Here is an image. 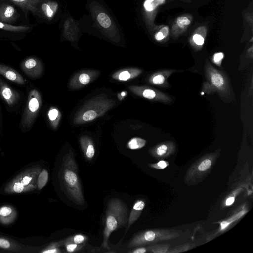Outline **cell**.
<instances>
[{
  "instance_id": "5",
  "label": "cell",
  "mask_w": 253,
  "mask_h": 253,
  "mask_svg": "<svg viewBox=\"0 0 253 253\" xmlns=\"http://www.w3.org/2000/svg\"><path fill=\"white\" fill-rule=\"evenodd\" d=\"M41 168L35 166L22 172L5 187L6 193H21L34 190L37 187V178Z\"/></svg>"
},
{
  "instance_id": "22",
  "label": "cell",
  "mask_w": 253,
  "mask_h": 253,
  "mask_svg": "<svg viewBox=\"0 0 253 253\" xmlns=\"http://www.w3.org/2000/svg\"><path fill=\"white\" fill-rule=\"evenodd\" d=\"M10 217L15 219L16 212L14 209L11 206H4L0 208V222L3 224H9L12 221L9 218Z\"/></svg>"
},
{
  "instance_id": "28",
  "label": "cell",
  "mask_w": 253,
  "mask_h": 253,
  "mask_svg": "<svg viewBox=\"0 0 253 253\" xmlns=\"http://www.w3.org/2000/svg\"><path fill=\"white\" fill-rule=\"evenodd\" d=\"M0 248L12 251H17L20 249V247L17 245L12 243L6 238L0 237Z\"/></svg>"
},
{
  "instance_id": "15",
  "label": "cell",
  "mask_w": 253,
  "mask_h": 253,
  "mask_svg": "<svg viewBox=\"0 0 253 253\" xmlns=\"http://www.w3.org/2000/svg\"><path fill=\"white\" fill-rule=\"evenodd\" d=\"M32 26L28 25H14L0 22V34L4 35H17L27 34L31 29Z\"/></svg>"
},
{
  "instance_id": "18",
  "label": "cell",
  "mask_w": 253,
  "mask_h": 253,
  "mask_svg": "<svg viewBox=\"0 0 253 253\" xmlns=\"http://www.w3.org/2000/svg\"><path fill=\"white\" fill-rule=\"evenodd\" d=\"M137 87L141 90V93L139 92L137 94L139 95L141 94V96L145 98L160 101L166 103L169 102L171 100V99L168 96L157 90L151 88Z\"/></svg>"
},
{
  "instance_id": "21",
  "label": "cell",
  "mask_w": 253,
  "mask_h": 253,
  "mask_svg": "<svg viewBox=\"0 0 253 253\" xmlns=\"http://www.w3.org/2000/svg\"><path fill=\"white\" fill-rule=\"evenodd\" d=\"M80 142L84 157L88 160H91L95 154V148L92 140L88 137L83 136L81 137Z\"/></svg>"
},
{
  "instance_id": "33",
  "label": "cell",
  "mask_w": 253,
  "mask_h": 253,
  "mask_svg": "<svg viewBox=\"0 0 253 253\" xmlns=\"http://www.w3.org/2000/svg\"><path fill=\"white\" fill-rule=\"evenodd\" d=\"M195 247L194 244H184L180 246H177L173 248L168 250L167 253H181L185 251H187Z\"/></svg>"
},
{
  "instance_id": "9",
  "label": "cell",
  "mask_w": 253,
  "mask_h": 253,
  "mask_svg": "<svg viewBox=\"0 0 253 253\" xmlns=\"http://www.w3.org/2000/svg\"><path fill=\"white\" fill-rule=\"evenodd\" d=\"M168 0H145L143 3V12L145 22L148 29L153 32L158 26L155 25V17L159 8Z\"/></svg>"
},
{
  "instance_id": "37",
  "label": "cell",
  "mask_w": 253,
  "mask_h": 253,
  "mask_svg": "<svg viewBox=\"0 0 253 253\" xmlns=\"http://www.w3.org/2000/svg\"><path fill=\"white\" fill-rule=\"evenodd\" d=\"M28 107L30 111L32 112H36L39 107L38 100L35 98L31 99L29 102Z\"/></svg>"
},
{
  "instance_id": "42",
  "label": "cell",
  "mask_w": 253,
  "mask_h": 253,
  "mask_svg": "<svg viewBox=\"0 0 253 253\" xmlns=\"http://www.w3.org/2000/svg\"><path fill=\"white\" fill-rule=\"evenodd\" d=\"M147 251V248L145 247H139L134 249L133 250L129 251V252L131 253H144Z\"/></svg>"
},
{
  "instance_id": "31",
  "label": "cell",
  "mask_w": 253,
  "mask_h": 253,
  "mask_svg": "<svg viewBox=\"0 0 253 253\" xmlns=\"http://www.w3.org/2000/svg\"><path fill=\"white\" fill-rule=\"evenodd\" d=\"M64 244V241L56 242L51 243L44 250L42 253H60L61 252L59 247Z\"/></svg>"
},
{
  "instance_id": "24",
  "label": "cell",
  "mask_w": 253,
  "mask_h": 253,
  "mask_svg": "<svg viewBox=\"0 0 253 253\" xmlns=\"http://www.w3.org/2000/svg\"><path fill=\"white\" fill-rule=\"evenodd\" d=\"M248 211L246 208H243L241 211L236 214H234L226 220L223 221L220 223V227L217 233L221 232L225 230L230 224L234 221L238 220L243 216L246 214Z\"/></svg>"
},
{
  "instance_id": "2",
  "label": "cell",
  "mask_w": 253,
  "mask_h": 253,
  "mask_svg": "<svg viewBox=\"0 0 253 253\" xmlns=\"http://www.w3.org/2000/svg\"><path fill=\"white\" fill-rule=\"evenodd\" d=\"M128 211L126 204L119 198H112L108 201L102 247L110 249L108 245L109 237L113 231L126 223Z\"/></svg>"
},
{
  "instance_id": "4",
  "label": "cell",
  "mask_w": 253,
  "mask_h": 253,
  "mask_svg": "<svg viewBox=\"0 0 253 253\" xmlns=\"http://www.w3.org/2000/svg\"><path fill=\"white\" fill-rule=\"evenodd\" d=\"M89 8L92 17L102 33L112 41L118 43L121 38L119 31L109 13L95 0L90 2Z\"/></svg>"
},
{
  "instance_id": "3",
  "label": "cell",
  "mask_w": 253,
  "mask_h": 253,
  "mask_svg": "<svg viewBox=\"0 0 253 253\" xmlns=\"http://www.w3.org/2000/svg\"><path fill=\"white\" fill-rule=\"evenodd\" d=\"M115 104L114 100L105 96H95L87 101L76 113L74 122L82 124L94 120L103 115Z\"/></svg>"
},
{
  "instance_id": "6",
  "label": "cell",
  "mask_w": 253,
  "mask_h": 253,
  "mask_svg": "<svg viewBox=\"0 0 253 253\" xmlns=\"http://www.w3.org/2000/svg\"><path fill=\"white\" fill-rule=\"evenodd\" d=\"M178 231L167 229H154L141 231L135 235L127 247H140L163 241L171 240L179 237Z\"/></svg>"
},
{
  "instance_id": "8",
  "label": "cell",
  "mask_w": 253,
  "mask_h": 253,
  "mask_svg": "<svg viewBox=\"0 0 253 253\" xmlns=\"http://www.w3.org/2000/svg\"><path fill=\"white\" fill-rule=\"evenodd\" d=\"M205 74L211 85L221 96L227 98L231 96V87L225 74L213 67L208 60L205 63Z\"/></svg>"
},
{
  "instance_id": "34",
  "label": "cell",
  "mask_w": 253,
  "mask_h": 253,
  "mask_svg": "<svg viewBox=\"0 0 253 253\" xmlns=\"http://www.w3.org/2000/svg\"><path fill=\"white\" fill-rule=\"evenodd\" d=\"M63 244L64 245L67 252L75 253L82 250L84 248L85 244H77L64 241Z\"/></svg>"
},
{
  "instance_id": "32",
  "label": "cell",
  "mask_w": 253,
  "mask_h": 253,
  "mask_svg": "<svg viewBox=\"0 0 253 253\" xmlns=\"http://www.w3.org/2000/svg\"><path fill=\"white\" fill-rule=\"evenodd\" d=\"M0 73L2 74L4 76L8 79L13 81L18 82L19 83H21L22 82V79L21 77H19V75H18L17 73L15 71L11 70H6L5 71H3L0 70Z\"/></svg>"
},
{
  "instance_id": "39",
  "label": "cell",
  "mask_w": 253,
  "mask_h": 253,
  "mask_svg": "<svg viewBox=\"0 0 253 253\" xmlns=\"http://www.w3.org/2000/svg\"><path fill=\"white\" fill-rule=\"evenodd\" d=\"M2 94L4 99L6 100H9L12 97V92L11 90L8 87L3 88Z\"/></svg>"
},
{
  "instance_id": "11",
  "label": "cell",
  "mask_w": 253,
  "mask_h": 253,
  "mask_svg": "<svg viewBox=\"0 0 253 253\" xmlns=\"http://www.w3.org/2000/svg\"><path fill=\"white\" fill-rule=\"evenodd\" d=\"M58 4L51 0H43L37 6L35 16L51 20L57 12Z\"/></svg>"
},
{
  "instance_id": "35",
  "label": "cell",
  "mask_w": 253,
  "mask_h": 253,
  "mask_svg": "<svg viewBox=\"0 0 253 253\" xmlns=\"http://www.w3.org/2000/svg\"><path fill=\"white\" fill-rule=\"evenodd\" d=\"M78 79L81 84L85 85L90 83L91 76L86 72H82L79 74Z\"/></svg>"
},
{
  "instance_id": "20",
  "label": "cell",
  "mask_w": 253,
  "mask_h": 253,
  "mask_svg": "<svg viewBox=\"0 0 253 253\" xmlns=\"http://www.w3.org/2000/svg\"><path fill=\"white\" fill-rule=\"evenodd\" d=\"M141 72V70L136 68L122 69L115 73L112 78L118 81H126L137 77Z\"/></svg>"
},
{
  "instance_id": "27",
  "label": "cell",
  "mask_w": 253,
  "mask_h": 253,
  "mask_svg": "<svg viewBox=\"0 0 253 253\" xmlns=\"http://www.w3.org/2000/svg\"><path fill=\"white\" fill-rule=\"evenodd\" d=\"M48 180V173L46 169H43L40 172L37 178V187L38 190L43 188Z\"/></svg>"
},
{
  "instance_id": "12",
  "label": "cell",
  "mask_w": 253,
  "mask_h": 253,
  "mask_svg": "<svg viewBox=\"0 0 253 253\" xmlns=\"http://www.w3.org/2000/svg\"><path fill=\"white\" fill-rule=\"evenodd\" d=\"M176 151L175 143L172 141H166L150 149L149 153L153 157L160 159L174 154Z\"/></svg>"
},
{
  "instance_id": "44",
  "label": "cell",
  "mask_w": 253,
  "mask_h": 253,
  "mask_svg": "<svg viewBox=\"0 0 253 253\" xmlns=\"http://www.w3.org/2000/svg\"><path fill=\"white\" fill-rule=\"evenodd\" d=\"M235 200V197L234 196H231L226 199L225 201L226 206H230L232 205Z\"/></svg>"
},
{
  "instance_id": "19",
  "label": "cell",
  "mask_w": 253,
  "mask_h": 253,
  "mask_svg": "<svg viewBox=\"0 0 253 253\" xmlns=\"http://www.w3.org/2000/svg\"><path fill=\"white\" fill-rule=\"evenodd\" d=\"M145 206V203L143 200L139 199L135 202L128 218V225L126 233L130 226L139 218Z\"/></svg>"
},
{
  "instance_id": "26",
  "label": "cell",
  "mask_w": 253,
  "mask_h": 253,
  "mask_svg": "<svg viewBox=\"0 0 253 253\" xmlns=\"http://www.w3.org/2000/svg\"><path fill=\"white\" fill-rule=\"evenodd\" d=\"M146 141L139 137H134L131 139L127 144V147L130 149L136 150L143 148L145 146Z\"/></svg>"
},
{
  "instance_id": "23",
  "label": "cell",
  "mask_w": 253,
  "mask_h": 253,
  "mask_svg": "<svg viewBox=\"0 0 253 253\" xmlns=\"http://www.w3.org/2000/svg\"><path fill=\"white\" fill-rule=\"evenodd\" d=\"M173 72V70H168L155 73L150 78L149 81L155 85H162L166 82L168 77Z\"/></svg>"
},
{
  "instance_id": "43",
  "label": "cell",
  "mask_w": 253,
  "mask_h": 253,
  "mask_svg": "<svg viewBox=\"0 0 253 253\" xmlns=\"http://www.w3.org/2000/svg\"><path fill=\"white\" fill-rule=\"evenodd\" d=\"M246 20L249 24H250V26L252 30H253V15L252 13H249L248 15H246Z\"/></svg>"
},
{
  "instance_id": "25",
  "label": "cell",
  "mask_w": 253,
  "mask_h": 253,
  "mask_svg": "<svg viewBox=\"0 0 253 253\" xmlns=\"http://www.w3.org/2000/svg\"><path fill=\"white\" fill-rule=\"evenodd\" d=\"M155 30L156 31L154 34V39L158 42L165 40L169 34V29L168 26H158Z\"/></svg>"
},
{
  "instance_id": "16",
  "label": "cell",
  "mask_w": 253,
  "mask_h": 253,
  "mask_svg": "<svg viewBox=\"0 0 253 253\" xmlns=\"http://www.w3.org/2000/svg\"><path fill=\"white\" fill-rule=\"evenodd\" d=\"M207 32V29L206 26H201L197 27L190 38L191 46L197 50L201 49L204 43Z\"/></svg>"
},
{
  "instance_id": "10",
  "label": "cell",
  "mask_w": 253,
  "mask_h": 253,
  "mask_svg": "<svg viewBox=\"0 0 253 253\" xmlns=\"http://www.w3.org/2000/svg\"><path fill=\"white\" fill-rule=\"evenodd\" d=\"M19 17V14L13 4L5 0L0 2V22L13 24Z\"/></svg>"
},
{
  "instance_id": "29",
  "label": "cell",
  "mask_w": 253,
  "mask_h": 253,
  "mask_svg": "<svg viewBox=\"0 0 253 253\" xmlns=\"http://www.w3.org/2000/svg\"><path fill=\"white\" fill-rule=\"evenodd\" d=\"M88 240V237L83 234H77L67 238L65 242L73 243L77 244H85Z\"/></svg>"
},
{
  "instance_id": "30",
  "label": "cell",
  "mask_w": 253,
  "mask_h": 253,
  "mask_svg": "<svg viewBox=\"0 0 253 253\" xmlns=\"http://www.w3.org/2000/svg\"><path fill=\"white\" fill-rule=\"evenodd\" d=\"M169 244H159L148 247L147 250L154 253H166L169 250Z\"/></svg>"
},
{
  "instance_id": "40",
  "label": "cell",
  "mask_w": 253,
  "mask_h": 253,
  "mask_svg": "<svg viewBox=\"0 0 253 253\" xmlns=\"http://www.w3.org/2000/svg\"><path fill=\"white\" fill-rule=\"evenodd\" d=\"M59 112L56 109H51L48 113V117L51 121L55 120L58 116Z\"/></svg>"
},
{
  "instance_id": "1",
  "label": "cell",
  "mask_w": 253,
  "mask_h": 253,
  "mask_svg": "<svg viewBox=\"0 0 253 253\" xmlns=\"http://www.w3.org/2000/svg\"><path fill=\"white\" fill-rule=\"evenodd\" d=\"M60 171L61 180L67 194L77 205H83L84 198L78 174L77 165L72 152L63 157Z\"/></svg>"
},
{
  "instance_id": "7",
  "label": "cell",
  "mask_w": 253,
  "mask_h": 253,
  "mask_svg": "<svg viewBox=\"0 0 253 253\" xmlns=\"http://www.w3.org/2000/svg\"><path fill=\"white\" fill-rule=\"evenodd\" d=\"M219 155L216 152L205 155L195 162L189 168L185 176V183L194 184L198 179H201L210 172Z\"/></svg>"
},
{
  "instance_id": "36",
  "label": "cell",
  "mask_w": 253,
  "mask_h": 253,
  "mask_svg": "<svg viewBox=\"0 0 253 253\" xmlns=\"http://www.w3.org/2000/svg\"><path fill=\"white\" fill-rule=\"evenodd\" d=\"M169 165V163L168 162L164 160H161L157 163L150 164L149 165V166L152 168L162 169L166 168Z\"/></svg>"
},
{
  "instance_id": "41",
  "label": "cell",
  "mask_w": 253,
  "mask_h": 253,
  "mask_svg": "<svg viewBox=\"0 0 253 253\" xmlns=\"http://www.w3.org/2000/svg\"><path fill=\"white\" fill-rule=\"evenodd\" d=\"M37 64L36 61L33 59L31 58L27 60L25 63V66L27 69H32L36 66Z\"/></svg>"
},
{
  "instance_id": "13",
  "label": "cell",
  "mask_w": 253,
  "mask_h": 253,
  "mask_svg": "<svg viewBox=\"0 0 253 253\" xmlns=\"http://www.w3.org/2000/svg\"><path fill=\"white\" fill-rule=\"evenodd\" d=\"M193 20V16L184 14L176 18L171 28V34L173 38H177L186 31Z\"/></svg>"
},
{
  "instance_id": "17",
  "label": "cell",
  "mask_w": 253,
  "mask_h": 253,
  "mask_svg": "<svg viewBox=\"0 0 253 253\" xmlns=\"http://www.w3.org/2000/svg\"><path fill=\"white\" fill-rule=\"evenodd\" d=\"M20 7L26 14L31 12L34 15L39 3L43 0H5Z\"/></svg>"
},
{
  "instance_id": "38",
  "label": "cell",
  "mask_w": 253,
  "mask_h": 253,
  "mask_svg": "<svg viewBox=\"0 0 253 253\" xmlns=\"http://www.w3.org/2000/svg\"><path fill=\"white\" fill-rule=\"evenodd\" d=\"M224 58V54L222 52L215 53L212 57L213 62L217 65L220 66L222 59Z\"/></svg>"
},
{
  "instance_id": "14",
  "label": "cell",
  "mask_w": 253,
  "mask_h": 253,
  "mask_svg": "<svg viewBox=\"0 0 253 253\" xmlns=\"http://www.w3.org/2000/svg\"><path fill=\"white\" fill-rule=\"evenodd\" d=\"M79 28L76 22L72 17H67L63 24V36L71 41L76 40L79 33Z\"/></svg>"
}]
</instances>
